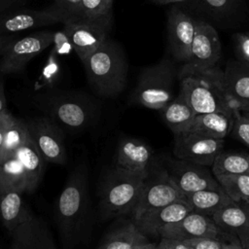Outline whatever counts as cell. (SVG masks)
<instances>
[{"label":"cell","instance_id":"e0dca14e","mask_svg":"<svg viewBox=\"0 0 249 249\" xmlns=\"http://www.w3.org/2000/svg\"><path fill=\"white\" fill-rule=\"evenodd\" d=\"M221 229L212 217L191 211L181 220L165 226L160 233V238L188 240L192 238L217 237Z\"/></svg>","mask_w":249,"mask_h":249},{"label":"cell","instance_id":"681fc988","mask_svg":"<svg viewBox=\"0 0 249 249\" xmlns=\"http://www.w3.org/2000/svg\"><path fill=\"white\" fill-rule=\"evenodd\" d=\"M245 249H249V245H248V246H247Z\"/></svg>","mask_w":249,"mask_h":249},{"label":"cell","instance_id":"5b68a950","mask_svg":"<svg viewBox=\"0 0 249 249\" xmlns=\"http://www.w3.org/2000/svg\"><path fill=\"white\" fill-rule=\"evenodd\" d=\"M147 177L148 175L114 166L100 190V209L103 217L131 215Z\"/></svg>","mask_w":249,"mask_h":249},{"label":"cell","instance_id":"9c48e42d","mask_svg":"<svg viewBox=\"0 0 249 249\" xmlns=\"http://www.w3.org/2000/svg\"><path fill=\"white\" fill-rule=\"evenodd\" d=\"M72 17L69 11L56 4L41 10L17 8L0 15V35L64 23Z\"/></svg>","mask_w":249,"mask_h":249},{"label":"cell","instance_id":"f1b7e54d","mask_svg":"<svg viewBox=\"0 0 249 249\" xmlns=\"http://www.w3.org/2000/svg\"><path fill=\"white\" fill-rule=\"evenodd\" d=\"M215 177L249 173V154L244 152L222 151L211 165Z\"/></svg>","mask_w":249,"mask_h":249},{"label":"cell","instance_id":"30bf717a","mask_svg":"<svg viewBox=\"0 0 249 249\" xmlns=\"http://www.w3.org/2000/svg\"><path fill=\"white\" fill-rule=\"evenodd\" d=\"M112 22L113 19L110 18L89 19L72 17L63 23V30L82 62L108 38Z\"/></svg>","mask_w":249,"mask_h":249},{"label":"cell","instance_id":"f6af8a7d","mask_svg":"<svg viewBox=\"0 0 249 249\" xmlns=\"http://www.w3.org/2000/svg\"><path fill=\"white\" fill-rule=\"evenodd\" d=\"M15 37L12 35H0V57L3 54L4 51L6 50L9 43L14 39Z\"/></svg>","mask_w":249,"mask_h":249},{"label":"cell","instance_id":"d590c367","mask_svg":"<svg viewBox=\"0 0 249 249\" xmlns=\"http://www.w3.org/2000/svg\"><path fill=\"white\" fill-rule=\"evenodd\" d=\"M52 44L53 45L51 53H53L56 56L69 54L74 50L69 37L63 29L53 33V39Z\"/></svg>","mask_w":249,"mask_h":249},{"label":"cell","instance_id":"bcb514c9","mask_svg":"<svg viewBox=\"0 0 249 249\" xmlns=\"http://www.w3.org/2000/svg\"><path fill=\"white\" fill-rule=\"evenodd\" d=\"M150 1L155 3V4H157V5H168V4L185 2L186 0H150Z\"/></svg>","mask_w":249,"mask_h":249},{"label":"cell","instance_id":"4316f807","mask_svg":"<svg viewBox=\"0 0 249 249\" xmlns=\"http://www.w3.org/2000/svg\"><path fill=\"white\" fill-rule=\"evenodd\" d=\"M15 155L18 157L21 165L23 166L28 179L30 192L32 193L37 188L42 179L45 163L47 161L42 157L30 135L18 148Z\"/></svg>","mask_w":249,"mask_h":249},{"label":"cell","instance_id":"d6986e66","mask_svg":"<svg viewBox=\"0 0 249 249\" xmlns=\"http://www.w3.org/2000/svg\"><path fill=\"white\" fill-rule=\"evenodd\" d=\"M225 87L234 110L249 113V62L230 61L224 70Z\"/></svg>","mask_w":249,"mask_h":249},{"label":"cell","instance_id":"484cf974","mask_svg":"<svg viewBox=\"0 0 249 249\" xmlns=\"http://www.w3.org/2000/svg\"><path fill=\"white\" fill-rule=\"evenodd\" d=\"M184 199L192 211L209 217H212L218 210L233 201L221 187L192 193L185 196Z\"/></svg>","mask_w":249,"mask_h":249},{"label":"cell","instance_id":"8fae6325","mask_svg":"<svg viewBox=\"0 0 249 249\" xmlns=\"http://www.w3.org/2000/svg\"><path fill=\"white\" fill-rule=\"evenodd\" d=\"M53 32L43 30L13 39L0 57V75L19 73L26 64L53 43Z\"/></svg>","mask_w":249,"mask_h":249},{"label":"cell","instance_id":"d4e9b609","mask_svg":"<svg viewBox=\"0 0 249 249\" xmlns=\"http://www.w3.org/2000/svg\"><path fill=\"white\" fill-rule=\"evenodd\" d=\"M148 242V236L138 229L132 220H129L111 231L98 249H135Z\"/></svg>","mask_w":249,"mask_h":249},{"label":"cell","instance_id":"ffe728a7","mask_svg":"<svg viewBox=\"0 0 249 249\" xmlns=\"http://www.w3.org/2000/svg\"><path fill=\"white\" fill-rule=\"evenodd\" d=\"M212 219L220 229L234 233L244 249L249 245V202L232 201L218 210Z\"/></svg>","mask_w":249,"mask_h":249},{"label":"cell","instance_id":"3957f363","mask_svg":"<svg viewBox=\"0 0 249 249\" xmlns=\"http://www.w3.org/2000/svg\"><path fill=\"white\" fill-rule=\"evenodd\" d=\"M88 208V170L81 162L69 175L55 206V216L65 246L81 231Z\"/></svg>","mask_w":249,"mask_h":249},{"label":"cell","instance_id":"7dc6e473","mask_svg":"<svg viewBox=\"0 0 249 249\" xmlns=\"http://www.w3.org/2000/svg\"><path fill=\"white\" fill-rule=\"evenodd\" d=\"M156 245H157V244H155V243L148 242V243H146V244H142V245L136 247L135 249H151V248H153V247L156 246Z\"/></svg>","mask_w":249,"mask_h":249},{"label":"cell","instance_id":"9a60e30c","mask_svg":"<svg viewBox=\"0 0 249 249\" xmlns=\"http://www.w3.org/2000/svg\"><path fill=\"white\" fill-rule=\"evenodd\" d=\"M196 34V19L178 7H172L167 14V41L172 56L184 64L191 52Z\"/></svg>","mask_w":249,"mask_h":249},{"label":"cell","instance_id":"b9f144b4","mask_svg":"<svg viewBox=\"0 0 249 249\" xmlns=\"http://www.w3.org/2000/svg\"><path fill=\"white\" fill-rule=\"evenodd\" d=\"M27 0H0V15L17 8H20Z\"/></svg>","mask_w":249,"mask_h":249},{"label":"cell","instance_id":"2e32d148","mask_svg":"<svg viewBox=\"0 0 249 249\" xmlns=\"http://www.w3.org/2000/svg\"><path fill=\"white\" fill-rule=\"evenodd\" d=\"M154 151L144 141L130 137H122L118 143L115 166L143 175H149L155 168Z\"/></svg>","mask_w":249,"mask_h":249},{"label":"cell","instance_id":"cb8c5ba5","mask_svg":"<svg viewBox=\"0 0 249 249\" xmlns=\"http://www.w3.org/2000/svg\"><path fill=\"white\" fill-rule=\"evenodd\" d=\"M161 118L173 134L189 131L196 116L182 93H178L160 111Z\"/></svg>","mask_w":249,"mask_h":249},{"label":"cell","instance_id":"44dd1931","mask_svg":"<svg viewBox=\"0 0 249 249\" xmlns=\"http://www.w3.org/2000/svg\"><path fill=\"white\" fill-rule=\"evenodd\" d=\"M191 211L192 209L189 204L185 199H182L156 209L134 223L147 236L153 235L160 237V233L165 226L181 220Z\"/></svg>","mask_w":249,"mask_h":249},{"label":"cell","instance_id":"74e56055","mask_svg":"<svg viewBox=\"0 0 249 249\" xmlns=\"http://www.w3.org/2000/svg\"><path fill=\"white\" fill-rule=\"evenodd\" d=\"M217 238L222 244V249H244L240 239L232 232L221 229Z\"/></svg>","mask_w":249,"mask_h":249},{"label":"cell","instance_id":"60d3db41","mask_svg":"<svg viewBox=\"0 0 249 249\" xmlns=\"http://www.w3.org/2000/svg\"><path fill=\"white\" fill-rule=\"evenodd\" d=\"M12 117H13L12 113H10L8 110L3 112L2 114H0V153H1V150L3 147L6 130L8 128V125L11 122Z\"/></svg>","mask_w":249,"mask_h":249},{"label":"cell","instance_id":"d6a6232c","mask_svg":"<svg viewBox=\"0 0 249 249\" xmlns=\"http://www.w3.org/2000/svg\"><path fill=\"white\" fill-rule=\"evenodd\" d=\"M190 2L195 9L208 17L223 18L233 13L238 0H190Z\"/></svg>","mask_w":249,"mask_h":249},{"label":"cell","instance_id":"83f0119b","mask_svg":"<svg viewBox=\"0 0 249 249\" xmlns=\"http://www.w3.org/2000/svg\"><path fill=\"white\" fill-rule=\"evenodd\" d=\"M2 189H18L23 193H31L23 166L15 154L0 160V190Z\"/></svg>","mask_w":249,"mask_h":249},{"label":"cell","instance_id":"603a6c76","mask_svg":"<svg viewBox=\"0 0 249 249\" xmlns=\"http://www.w3.org/2000/svg\"><path fill=\"white\" fill-rule=\"evenodd\" d=\"M233 112H211L196 114L189 131L197 132L217 139H225L232 129Z\"/></svg>","mask_w":249,"mask_h":249},{"label":"cell","instance_id":"c3c4849f","mask_svg":"<svg viewBox=\"0 0 249 249\" xmlns=\"http://www.w3.org/2000/svg\"><path fill=\"white\" fill-rule=\"evenodd\" d=\"M151 249H158V248H157V245H156V246H154V247H153V248H151Z\"/></svg>","mask_w":249,"mask_h":249},{"label":"cell","instance_id":"7402d4cb","mask_svg":"<svg viewBox=\"0 0 249 249\" xmlns=\"http://www.w3.org/2000/svg\"><path fill=\"white\" fill-rule=\"evenodd\" d=\"M22 193L18 189L0 190V219L10 233L33 215L23 202Z\"/></svg>","mask_w":249,"mask_h":249},{"label":"cell","instance_id":"6da1fadb","mask_svg":"<svg viewBox=\"0 0 249 249\" xmlns=\"http://www.w3.org/2000/svg\"><path fill=\"white\" fill-rule=\"evenodd\" d=\"M82 63L89 84L99 96L115 97L125 89L128 62L118 42L107 38Z\"/></svg>","mask_w":249,"mask_h":249},{"label":"cell","instance_id":"f546056e","mask_svg":"<svg viewBox=\"0 0 249 249\" xmlns=\"http://www.w3.org/2000/svg\"><path fill=\"white\" fill-rule=\"evenodd\" d=\"M28 136L29 132L26 122L13 116L6 130L3 147L0 153V160L13 156Z\"/></svg>","mask_w":249,"mask_h":249},{"label":"cell","instance_id":"e575fe53","mask_svg":"<svg viewBox=\"0 0 249 249\" xmlns=\"http://www.w3.org/2000/svg\"><path fill=\"white\" fill-rule=\"evenodd\" d=\"M58 62L59 61L57 59V56L50 53L47 63L45 64L42 71V75H41V80L43 81L44 85H47L48 87H52V85L57 81L59 76V71H60Z\"/></svg>","mask_w":249,"mask_h":249},{"label":"cell","instance_id":"1f68e13d","mask_svg":"<svg viewBox=\"0 0 249 249\" xmlns=\"http://www.w3.org/2000/svg\"><path fill=\"white\" fill-rule=\"evenodd\" d=\"M114 0H81L75 17L82 18L113 19Z\"/></svg>","mask_w":249,"mask_h":249},{"label":"cell","instance_id":"7c38bea8","mask_svg":"<svg viewBox=\"0 0 249 249\" xmlns=\"http://www.w3.org/2000/svg\"><path fill=\"white\" fill-rule=\"evenodd\" d=\"M29 135L47 162L65 164L67 161L63 132L50 117H39L26 122Z\"/></svg>","mask_w":249,"mask_h":249},{"label":"cell","instance_id":"8992f818","mask_svg":"<svg viewBox=\"0 0 249 249\" xmlns=\"http://www.w3.org/2000/svg\"><path fill=\"white\" fill-rule=\"evenodd\" d=\"M39 102L48 117L72 130L87 127L98 113L96 102L84 93L50 91L42 94Z\"/></svg>","mask_w":249,"mask_h":249},{"label":"cell","instance_id":"7a4b0ae2","mask_svg":"<svg viewBox=\"0 0 249 249\" xmlns=\"http://www.w3.org/2000/svg\"><path fill=\"white\" fill-rule=\"evenodd\" d=\"M180 90L196 114L234 109L225 87L224 70L218 65L179 79Z\"/></svg>","mask_w":249,"mask_h":249},{"label":"cell","instance_id":"7bdbcfd3","mask_svg":"<svg viewBox=\"0 0 249 249\" xmlns=\"http://www.w3.org/2000/svg\"><path fill=\"white\" fill-rule=\"evenodd\" d=\"M53 1H54V4L69 11L74 17L81 2V0H53Z\"/></svg>","mask_w":249,"mask_h":249},{"label":"cell","instance_id":"4fadbf2b","mask_svg":"<svg viewBox=\"0 0 249 249\" xmlns=\"http://www.w3.org/2000/svg\"><path fill=\"white\" fill-rule=\"evenodd\" d=\"M163 168L172 183L184 196L200 190L221 187L208 166L176 158L167 159Z\"/></svg>","mask_w":249,"mask_h":249},{"label":"cell","instance_id":"277c9868","mask_svg":"<svg viewBox=\"0 0 249 249\" xmlns=\"http://www.w3.org/2000/svg\"><path fill=\"white\" fill-rule=\"evenodd\" d=\"M179 70L168 57L142 69L129 97V104L160 111L174 98Z\"/></svg>","mask_w":249,"mask_h":249},{"label":"cell","instance_id":"8d00e7d4","mask_svg":"<svg viewBox=\"0 0 249 249\" xmlns=\"http://www.w3.org/2000/svg\"><path fill=\"white\" fill-rule=\"evenodd\" d=\"M193 249H222V244L217 237H202L184 240Z\"/></svg>","mask_w":249,"mask_h":249},{"label":"cell","instance_id":"52a82bcc","mask_svg":"<svg viewBox=\"0 0 249 249\" xmlns=\"http://www.w3.org/2000/svg\"><path fill=\"white\" fill-rule=\"evenodd\" d=\"M221 41L212 24L202 19H196V34L188 60L182 64L178 80L195 72L216 66L221 58Z\"/></svg>","mask_w":249,"mask_h":249},{"label":"cell","instance_id":"ab89813d","mask_svg":"<svg viewBox=\"0 0 249 249\" xmlns=\"http://www.w3.org/2000/svg\"><path fill=\"white\" fill-rule=\"evenodd\" d=\"M158 249H193L184 240L161 237L160 242L157 244Z\"/></svg>","mask_w":249,"mask_h":249},{"label":"cell","instance_id":"5bb4252c","mask_svg":"<svg viewBox=\"0 0 249 249\" xmlns=\"http://www.w3.org/2000/svg\"><path fill=\"white\" fill-rule=\"evenodd\" d=\"M224 139L209 137L194 131L174 134L175 158L211 167L215 158L223 151Z\"/></svg>","mask_w":249,"mask_h":249},{"label":"cell","instance_id":"f35d334b","mask_svg":"<svg viewBox=\"0 0 249 249\" xmlns=\"http://www.w3.org/2000/svg\"><path fill=\"white\" fill-rule=\"evenodd\" d=\"M236 52L241 60L249 62V32L237 33L234 36Z\"/></svg>","mask_w":249,"mask_h":249},{"label":"cell","instance_id":"ac0fdd59","mask_svg":"<svg viewBox=\"0 0 249 249\" xmlns=\"http://www.w3.org/2000/svg\"><path fill=\"white\" fill-rule=\"evenodd\" d=\"M11 236L9 249H56L48 226L34 215L12 231Z\"/></svg>","mask_w":249,"mask_h":249},{"label":"cell","instance_id":"f907efd6","mask_svg":"<svg viewBox=\"0 0 249 249\" xmlns=\"http://www.w3.org/2000/svg\"><path fill=\"white\" fill-rule=\"evenodd\" d=\"M247 114H249V113H247Z\"/></svg>","mask_w":249,"mask_h":249},{"label":"cell","instance_id":"ee69618b","mask_svg":"<svg viewBox=\"0 0 249 249\" xmlns=\"http://www.w3.org/2000/svg\"><path fill=\"white\" fill-rule=\"evenodd\" d=\"M0 75V114L7 111V100H6V94H5V87L3 79Z\"/></svg>","mask_w":249,"mask_h":249},{"label":"cell","instance_id":"836d02e7","mask_svg":"<svg viewBox=\"0 0 249 249\" xmlns=\"http://www.w3.org/2000/svg\"><path fill=\"white\" fill-rule=\"evenodd\" d=\"M232 136L249 147V114L234 110Z\"/></svg>","mask_w":249,"mask_h":249},{"label":"cell","instance_id":"ba28073f","mask_svg":"<svg viewBox=\"0 0 249 249\" xmlns=\"http://www.w3.org/2000/svg\"><path fill=\"white\" fill-rule=\"evenodd\" d=\"M184 198L185 196L172 183L165 169L154 168L144 182L138 201L131 213V220L135 222L156 209Z\"/></svg>","mask_w":249,"mask_h":249},{"label":"cell","instance_id":"4dcf8cb0","mask_svg":"<svg viewBox=\"0 0 249 249\" xmlns=\"http://www.w3.org/2000/svg\"><path fill=\"white\" fill-rule=\"evenodd\" d=\"M226 194L236 202H249V173L215 177Z\"/></svg>","mask_w":249,"mask_h":249}]
</instances>
